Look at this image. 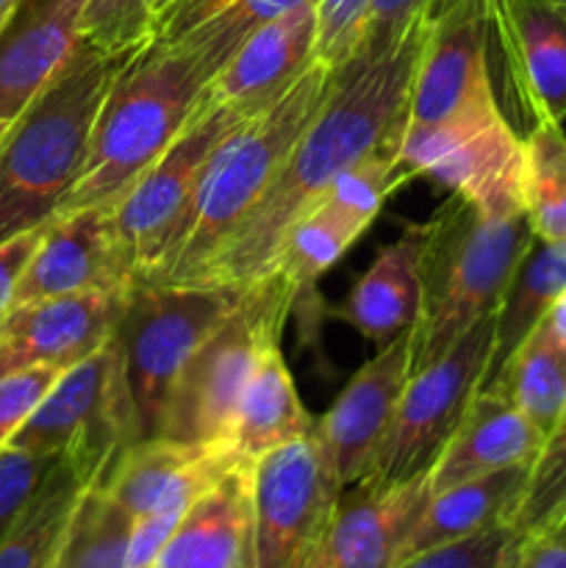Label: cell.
<instances>
[{
	"instance_id": "cell-1",
	"label": "cell",
	"mask_w": 566,
	"mask_h": 568,
	"mask_svg": "<svg viewBox=\"0 0 566 568\" xmlns=\"http://www.w3.org/2000/svg\"><path fill=\"white\" fill-rule=\"evenodd\" d=\"M422 44L425 14L397 48L375 59H353L338 70L333 92L305 128L277 181L192 286H250L264 277L289 227L320 205L342 172L375 150L400 148Z\"/></svg>"
},
{
	"instance_id": "cell-2",
	"label": "cell",
	"mask_w": 566,
	"mask_h": 568,
	"mask_svg": "<svg viewBox=\"0 0 566 568\" xmlns=\"http://www.w3.org/2000/svg\"><path fill=\"white\" fill-rule=\"evenodd\" d=\"M336 78L338 70L314 61L281 98L244 116L222 136L200 172L194 197L170 250L144 283L192 286L203 275L209 261L225 247L277 181L300 136L333 92Z\"/></svg>"
},
{
	"instance_id": "cell-3",
	"label": "cell",
	"mask_w": 566,
	"mask_h": 568,
	"mask_svg": "<svg viewBox=\"0 0 566 568\" xmlns=\"http://www.w3.org/2000/svg\"><path fill=\"white\" fill-rule=\"evenodd\" d=\"M139 50L109 53L81 39L53 81L11 122L0 139V242L59 214L87 164L100 109Z\"/></svg>"
},
{
	"instance_id": "cell-4",
	"label": "cell",
	"mask_w": 566,
	"mask_h": 568,
	"mask_svg": "<svg viewBox=\"0 0 566 568\" xmlns=\"http://www.w3.org/2000/svg\"><path fill=\"white\" fill-rule=\"evenodd\" d=\"M425 225L414 369L442 358L477 322L497 314L511 277L533 242L525 211L483 214L453 192Z\"/></svg>"
},
{
	"instance_id": "cell-5",
	"label": "cell",
	"mask_w": 566,
	"mask_h": 568,
	"mask_svg": "<svg viewBox=\"0 0 566 568\" xmlns=\"http://www.w3.org/2000/svg\"><path fill=\"white\" fill-rule=\"evenodd\" d=\"M209 75L189 53L150 42L122 70L94 122L81 178L64 211L111 209L192 120Z\"/></svg>"
},
{
	"instance_id": "cell-6",
	"label": "cell",
	"mask_w": 566,
	"mask_h": 568,
	"mask_svg": "<svg viewBox=\"0 0 566 568\" xmlns=\"http://www.w3.org/2000/svg\"><path fill=\"white\" fill-rule=\"evenodd\" d=\"M297 292L277 270L244 286L236 308L205 336L175 377L153 438L181 444H233L239 399L270 344H281Z\"/></svg>"
},
{
	"instance_id": "cell-7",
	"label": "cell",
	"mask_w": 566,
	"mask_h": 568,
	"mask_svg": "<svg viewBox=\"0 0 566 568\" xmlns=\"http://www.w3.org/2000/svg\"><path fill=\"white\" fill-rule=\"evenodd\" d=\"M137 442H142V433L125 358L117 336H111L98 353L61 372L9 444L75 460L89 486H100Z\"/></svg>"
},
{
	"instance_id": "cell-8",
	"label": "cell",
	"mask_w": 566,
	"mask_h": 568,
	"mask_svg": "<svg viewBox=\"0 0 566 568\" xmlns=\"http://www.w3.org/2000/svg\"><path fill=\"white\" fill-rule=\"evenodd\" d=\"M411 178L444 183L483 214H516L525 211V139L488 94L447 120L405 125L394 183Z\"/></svg>"
},
{
	"instance_id": "cell-9",
	"label": "cell",
	"mask_w": 566,
	"mask_h": 568,
	"mask_svg": "<svg viewBox=\"0 0 566 568\" xmlns=\"http://www.w3.org/2000/svg\"><path fill=\"white\" fill-rule=\"evenodd\" d=\"M244 286H186V283H139L131 286L117 322V342L125 358L139 433H159L166 397L211 331L236 308Z\"/></svg>"
},
{
	"instance_id": "cell-10",
	"label": "cell",
	"mask_w": 566,
	"mask_h": 568,
	"mask_svg": "<svg viewBox=\"0 0 566 568\" xmlns=\"http://www.w3.org/2000/svg\"><path fill=\"white\" fill-rule=\"evenodd\" d=\"M342 486L314 430L253 460L255 568H314Z\"/></svg>"
},
{
	"instance_id": "cell-11",
	"label": "cell",
	"mask_w": 566,
	"mask_h": 568,
	"mask_svg": "<svg viewBox=\"0 0 566 568\" xmlns=\"http://www.w3.org/2000/svg\"><path fill=\"white\" fill-rule=\"evenodd\" d=\"M244 116L250 114L228 109L194 111L175 142L111 205L114 242L131 286L144 283L159 270L186 216L205 161L222 136Z\"/></svg>"
},
{
	"instance_id": "cell-12",
	"label": "cell",
	"mask_w": 566,
	"mask_h": 568,
	"mask_svg": "<svg viewBox=\"0 0 566 568\" xmlns=\"http://www.w3.org/2000/svg\"><path fill=\"white\" fill-rule=\"evenodd\" d=\"M497 314L477 322L442 358L411 372L392 430L372 466V483H397L427 471L483 388Z\"/></svg>"
},
{
	"instance_id": "cell-13",
	"label": "cell",
	"mask_w": 566,
	"mask_h": 568,
	"mask_svg": "<svg viewBox=\"0 0 566 568\" xmlns=\"http://www.w3.org/2000/svg\"><path fill=\"white\" fill-rule=\"evenodd\" d=\"M486 22L488 64H499L514 120L525 133L538 125H564L566 6L558 0H486Z\"/></svg>"
},
{
	"instance_id": "cell-14",
	"label": "cell",
	"mask_w": 566,
	"mask_h": 568,
	"mask_svg": "<svg viewBox=\"0 0 566 568\" xmlns=\"http://www.w3.org/2000/svg\"><path fill=\"white\" fill-rule=\"evenodd\" d=\"M414 372V331H403L366 361L327 414L316 422L322 444L336 469L338 486L366 480L392 430L400 397Z\"/></svg>"
},
{
	"instance_id": "cell-15",
	"label": "cell",
	"mask_w": 566,
	"mask_h": 568,
	"mask_svg": "<svg viewBox=\"0 0 566 568\" xmlns=\"http://www.w3.org/2000/svg\"><path fill=\"white\" fill-rule=\"evenodd\" d=\"M316 61V3L297 6L255 28L205 81L194 111L255 114L281 98ZM192 111V114H194Z\"/></svg>"
},
{
	"instance_id": "cell-16",
	"label": "cell",
	"mask_w": 566,
	"mask_h": 568,
	"mask_svg": "<svg viewBox=\"0 0 566 568\" xmlns=\"http://www.w3.org/2000/svg\"><path fill=\"white\" fill-rule=\"evenodd\" d=\"M433 497L431 469L344 488L314 568H394Z\"/></svg>"
},
{
	"instance_id": "cell-17",
	"label": "cell",
	"mask_w": 566,
	"mask_h": 568,
	"mask_svg": "<svg viewBox=\"0 0 566 568\" xmlns=\"http://www.w3.org/2000/svg\"><path fill=\"white\" fill-rule=\"evenodd\" d=\"M128 292L70 294L11 308L0 322V375L33 366L70 369L98 353L114 336Z\"/></svg>"
},
{
	"instance_id": "cell-18",
	"label": "cell",
	"mask_w": 566,
	"mask_h": 568,
	"mask_svg": "<svg viewBox=\"0 0 566 568\" xmlns=\"http://www.w3.org/2000/svg\"><path fill=\"white\" fill-rule=\"evenodd\" d=\"M109 209L55 214L42 227L37 250L14 292V308L89 292H128Z\"/></svg>"
},
{
	"instance_id": "cell-19",
	"label": "cell",
	"mask_w": 566,
	"mask_h": 568,
	"mask_svg": "<svg viewBox=\"0 0 566 568\" xmlns=\"http://www.w3.org/2000/svg\"><path fill=\"white\" fill-rule=\"evenodd\" d=\"M244 455L233 444H181L142 438L133 444L100 486L133 521L159 510H189Z\"/></svg>"
},
{
	"instance_id": "cell-20",
	"label": "cell",
	"mask_w": 566,
	"mask_h": 568,
	"mask_svg": "<svg viewBox=\"0 0 566 568\" xmlns=\"http://www.w3.org/2000/svg\"><path fill=\"white\" fill-rule=\"evenodd\" d=\"M87 0H17L0 26V122L11 125L81 44Z\"/></svg>"
},
{
	"instance_id": "cell-21",
	"label": "cell",
	"mask_w": 566,
	"mask_h": 568,
	"mask_svg": "<svg viewBox=\"0 0 566 568\" xmlns=\"http://www.w3.org/2000/svg\"><path fill=\"white\" fill-rule=\"evenodd\" d=\"M150 568H255L253 460L205 491Z\"/></svg>"
},
{
	"instance_id": "cell-22",
	"label": "cell",
	"mask_w": 566,
	"mask_h": 568,
	"mask_svg": "<svg viewBox=\"0 0 566 568\" xmlns=\"http://www.w3.org/2000/svg\"><path fill=\"white\" fill-rule=\"evenodd\" d=\"M544 438L497 388H481L431 466L433 494L458 483L533 464Z\"/></svg>"
},
{
	"instance_id": "cell-23",
	"label": "cell",
	"mask_w": 566,
	"mask_h": 568,
	"mask_svg": "<svg viewBox=\"0 0 566 568\" xmlns=\"http://www.w3.org/2000/svg\"><path fill=\"white\" fill-rule=\"evenodd\" d=\"M422 244L425 225H405L397 242L377 250L372 266L350 292L342 316L370 342H392L416 322L422 297Z\"/></svg>"
},
{
	"instance_id": "cell-24",
	"label": "cell",
	"mask_w": 566,
	"mask_h": 568,
	"mask_svg": "<svg viewBox=\"0 0 566 568\" xmlns=\"http://www.w3.org/2000/svg\"><path fill=\"white\" fill-rule=\"evenodd\" d=\"M316 0H175L155 20L153 42L192 55L214 75L264 22Z\"/></svg>"
},
{
	"instance_id": "cell-25",
	"label": "cell",
	"mask_w": 566,
	"mask_h": 568,
	"mask_svg": "<svg viewBox=\"0 0 566 568\" xmlns=\"http://www.w3.org/2000/svg\"><path fill=\"white\" fill-rule=\"evenodd\" d=\"M527 475L530 464H519L433 494L400 560L442 544L477 536L492 527L514 525Z\"/></svg>"
},
{
	"instance_id": "cell-26",
	"label": "cell",
	"mask_w": 566,
	"mask_h": 568,
	"mask_svg": "<svg viewBox=\"0 0 566 568\" xmlns=\"http://www.w3.org/2000/svg\"><path fill=\"white\" fill-rule=\"evenodd\" d=\"M316 427L305 405L300 403L297 386L292 381L281 344H270L255 361V369L244 386L236 408L231 442L247 460L309 436Z\"/></svg>"
},
{
	"instance_id": "cell-27",
	"label": "cell",
	"mask_w": 566,
	"mask_h": 568,
	"mask_svg": "<svg viewBox=\"0 0 566 568\" xmlns=\"http://www.w3.org/2000/svg\"><path fill=\"white\" fill-rule=\"evenodd\" d=\"M566 288V242H544L533 236L530 247L522 255L494 322V347L488 361L486 383H492L516 353L522 342L536 331L547 316L549 305ZM483 383V386H486Z\"/></svg>"
},
{
	"instance_id": "cell-28",
	"label": "cell",
	"mask_w": 566,
	"mask_h": 568,
	"mask_svg": "<svg viewBox=\"0 0 566 568\" xmlns=\"http://www.w3.org/2000/svg\"><path fill=\"white\" fill-rule=\"evenodd\" d=\"M87 486L81 466L61 458L0 541V568H55L70 516Z\"/></svg>"
},
{
	"instance_id": "cell-29",
	"label": "cell",
	"mask_w": 566,
	"mask_h": 568,
	"mask_svg": "<svg viewBox=\"0 0 566 568\" xmlns=\"http://www.w3.org/2000/svg\"><path fill=\"white\" fill-rule=\"evenodd\" d=\"M483 388L503 392L538 436L547 438L566 408V347L542 320Z\"/></svg>"
},
{
	"instance_id": "cell-30",
	"label": "cell",
	"mask_w": 566,
	"mask_h": 568,
	"mask_svg": "<svg viewBox=\"0 0 566 568\" xmlns=\"http://www.w3.org/2000/svg\"><path fill=\"white\" fill-rule=\"evenodd\" d=\"M133 519L103 486H87L67 525L55 568H128Z\"/></svg>"
},
{
	"instance_id": "cell-31",
	"label": "cell",
	"mask_w": 566,
	"mask_h": 568,
	"mask_svg": "<svg viewBox=\"0 0 566 568\" xmlns=\"http://www.w3.org/2000/svg\"><path fill=\"white\" fill-rule=\"evenodd\" d=\"M525 214L533 236L566 242V133L538 125L525 136Z\"/></svg>"
},
{
	"instance_id": "cell-32",
	"label": "cell",
	"mask_w": 566,
	"mask_h": 568,
	"mask_svg": "<svg viewBox=\"0 0 566 568\" xmlns=\"http://www.w3.org/2000/svg\"><path fill=\"white\" fill-rule=\"evenodd\" d=\"M361 233L347 222L327 214L325 209H314L289 227L272 270H277L292 283L300 300V294L311 292L314 283L347 253V247Z\"/></svg>"
},
{
	"instance_id": "cell-33",
	"label": "cell",
	"mask_w": 566,
	"mask_h": 568,
	"mask_svg": "<svg viewBox=\"0 0 566 568\" xmlns=\"http://www.w3.org/2000/svg\"><path fill=\"white\" fill-rule=\"evenodd\" d=\"M566 516V408L533 458L514 527L525 538L553 532Z\"/></svg>"
},
{
	"instance_id": "cell-34",
	"label": "cell",
	"mask_w": 566,
	"mask_h": 568,
	"mask_svg": "<svg viewBox=\"0 0 566 568\" xmlns=\"http://www.w3.org/2000/svg\"><path fill=\"white\" fill-rule=\"evenodd\" d=\"M394 161H397V148H381L364 155L358 164L350 166L331 183L316 209H325L327 214L338 216L350 227L364 233L375 222L377 211L386 203L388 194H394V189H397Z\"/></svg>"
},
{
	"instance_id": "cell-35",
	"label": "cell",
	"mask_w": 566,
	"mask_h": 568,
	"mask_svg": "<svg viewBox=\"0 0 566 568\" xmlns=\"http://www.w3.org/2000/svg\"><path fill=\"white\" fill-rule=\"evenodd\" d=\"M155 0H87L81 39L109 53L139 50L153 42Z\"/></svg>"
},
{
	"instance_id": "cell-36",
	"label": "cell",
	"mask_w": 566,
	"mask_h": 568,
	"mask_svg": "<svg viewBox=\"0 0 566 568\" xmlns=\"http://www.w3.org/2000/svg\"><path fill=\"white\" fill-rule=\"evenodd\" d=\"M522 544L525 536L514 525H499L477 536L411 555L394 568H514Z\"/></svg>"
},
{
	"instance_id": "cell-37",
	"label": "cell",
	"mask_w": 566,
	"mask_h": 568,
	"mask_svg": "<svg viewBox=\"0 0 566 568\" xmlns=\"http://www.w3.org/2000/svg\"><path fill=\"white\" fill-rule=\"evenodd\" d=\"M372 0H316V61L342 70L358 53Z\"/></svg>"
},
{
	"instance_id": "cell-38",
	"label": "cell",
	"mask_w": 566,
	"mask_h": 568,
	"mask_svg": "<svg viewBox=\"0 0 566 568\" xmlns=\"http://www.w3.org/2000/svg\"><path fill=\"white\" fill-rule=\"evenodd\" d=\"M59 460V455L31 453L11 444L0 449V541L9 536L26 505Z\"/></svg>"
},
{
	"instance_id": "cell-39",
	"label": "cell",
	"mask_w": 566,
	"mask_h": 568,
	"mask_svg": "<svg viewBox=\"0 0 566 568\" xmlns=\"http://www.w3.org/2000/svg\"><path fill=\"white\" fill-rule=\"evenodd\" d=\"M61 372L64 369H55V366H33V369L0 375V449L9 447L17 430L31 419Z\"/></svg>"
},
{
	"instance_id": "cell-40",
	"label": "cell",
	"mask_w": 566,
	"mask_h": 568,
	"mask_svg": "<svg viewBox=\"0 0 566 568\" xmlns=\"http://www.w3.org/2000/svg\"><path fill=\"white\" fill-rule=\"evenodd\" d=\"M425 6L427 0H372L364 42L353 59H375V55L397 48L416 26Z\"/></svg>"
},
{
	"instance_id": "cell-41",
	"label": "cell",
	"mask_w": 566,
	"mask_h": 568,
	"mask_svg": "<svg viewBox=\"0 0 566 568\" xmlns=\"http://www.w3.org/2000/svg\"><path fill=\"white\" fill-rule=\"evenodd\" d=\"M42 227L0 242V322H3L6 316H9V311L14 308L17 283H20L22 272H26L33 250H37L39 236H42Z\"/></svg>"
},
{
	"instance_id": "cell-42",
	"label": "cell",
	"mask_w": 566,
	"mask_h": 568,
	"mask_svg": "<svg viewBox=\"0 0 566 568\" xmlns=\"http://www.w3.org/2000/svg\"><path fill=\"white\" fill-rule=\"evenodd\" d=\"M514 568H566V536L544 532V536L525 538Z\"/></svg>"
},
{
	"instance_id": "cell-43",
	"label": "cell",
	"mask_w": 566,
	"mask_h": 568,
	"mask_svg": "<svg viewBox=\"0 0 566 568\" xmlns=\"http://www.w3.org/2000/svg\"><path fill=\"white\" fill-rule=\"evenodd\" d=\"M544 322H547V325H549L553 336L558 338V342L566 347V288L558 294V297H555V303L549 305V311H547V316H544Z\"/></svg>"
},
{
	"instance_id": "cell-44",
	"label": "cell",
	"mask_w": 566,
	"mask_h": 568,
	"mask_svg": "<svg viewBox=\"0 0 566 568\" xmlns=\"http://www.w3.org/2000/svg\"><path fill=\"white\" fill-rule=\"evenodd\" d=\"M172 3H175V0H155V9H153V28H155V20H159V17L164 14V11L170 9Z\"/></svg>"
},
{
	"instance_id": "cell-45",
	"label": "cell",
	"mask_w": 566,
	"mask_h": 568,
	"mask_svg": "<svg viewBox=\"0 0 566 568\" xmlns=\"http://www.w3.org/2000/svg\"><path fill=\"white\" fill-rule=\"evenodd\" d=\"M17 0H0V14H9L11 9H14Z\"/></svg>"
},
{
	"instance_id": "cell-46",
	"label": "cell",
	"mask_w": 566,
	"mask_h": 568,
	"mask_svg": "<svg viewBox=\"0 0 566 568\" xmlns=\"http://www.w3.org/2000/svg\"><path fill=\"white\" fill-rule=\"evenodd\" d=\"M553 532H564V536H566V516H564V521H560V525L558 527H555V530Z\"/></svg>"
},
{
	"instance_id": "cell-47",
	"label": "cell",
	"mask_w": 566,
	"mask_h": 568,
	"mask_svg": "<svg viewBox=\"0 0 566 568\" xmlns=\"http://www.w3.org/2000/svg\"><path fill=\"white\" fill-rule=\"evenodd\" d=\"M6 131H9V125H3V122H0V139H3Z\"/></svg>"
},
{
	"instance_id": "cell-48",
	"label": "cell",
	"mask_w": 566,
	"mask_h": 568,
	"mask_svg": "<svg viewBox=\"0 0 566 568\" xmlns=\"http://www.w3.org/2000/svg\"><path fill=\"white\" fill-rule=\"evenodd\" d=\"M6 17H9V14H0V26H3V20H6Z\"/></svg>"
},
{
	"instance_id": "cell-49",
	"label": "cell",
	"mask_w": 566,
	"mask_h": 568,
	"mask_svg": "<svg viewBox=\"0 0 566 568\" xmlns=\"http://www.w3.org/2000/svg\"><path fill=\"white\" fill-rule=\"evenodd\" d=\"M558 3H564V6H566V0H558Z\"/></svg>"
}]
</instances>
